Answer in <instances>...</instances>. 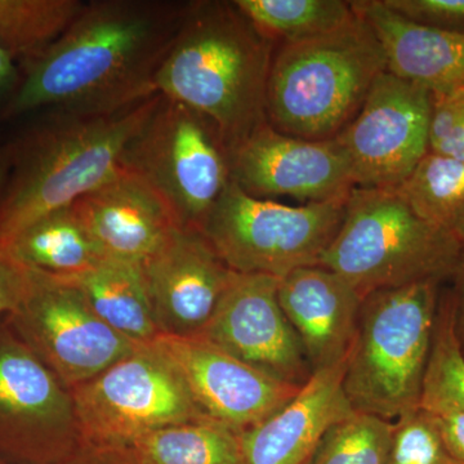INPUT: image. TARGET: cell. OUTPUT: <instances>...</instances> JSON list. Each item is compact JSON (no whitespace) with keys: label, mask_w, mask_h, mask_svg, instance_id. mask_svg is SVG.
I'll return each instance as SVG.
<instances>
[{"label":"cell","mask_w":464,"mask_h":464,"mask_svg":"<svg viewBox=\"0 0 464 464\" xmlns=\"http://www.w3.org/2000/svg\"><path fill=\"white\" fill-rule=\"evenodd\" d=\"M0 464H3L2 462H0Z\"/></svg>","instance_id":"obj_39"},{"label":"cell","mask_w":464,"mask_h":464,"mask_svg":"<svg viewBox=\"0 0 464 464\" xmlns=\"http://www.w3.org/2000/svg\"><path fill=\"white\" fill-rule=\"evenodd\" d=\"M353 3L373 30L386 58V70L435 97L464 90V34L415 24L383 0Z\"/></svg>","instance_id":"obj_20"},{"label":"cell","mask_w":464,"mask_h":464,"mask_svg":"<svg viewBox=\"0 0 464 464\" xmlns=\"http://www.w3.org/2000/svg\"><path fill=\"white\" fill-rule=\"evenodd\" d=\"M448 450L459 464H464V411L430 413Z\"/></svg>","instance_id":"obj_34"},{"label":"cell","mask_w":464,"mask_h":464,"mask_svg":"<svg viewBox=\"0 0 464 464\" xmlns=\"http://www.w3.org/2000/svg\"><path fill=\"white\" fill-rule=\"evenodd\" d=\"M72 396L84 441L94 444L130 447L163 427L208 420L152 344L75 387Z\"/></svg>","instance_id":"obj_9"},{"label":"cell","mask_w":464,"mask_h":464,"mask_svg":"<svg viewBox=\"0 0 464 464\" xmlns=\"http://www.w3.org/2000/svg\"><path fill=\"white\" fill-rule=\"evenodd\" d=\"M54 464H139L130 447L85 441L75 453Z\"/></svg>","instance_id":"obj_33"},{"label":"cell","mask_w":464,"mask_h":464,"mask_svg":"<svg viewBox=\"0 0 464 464\" xmlns=\"http://www.w3.org/2000/svg\"><path fill=\"white\" fill-rule=\"evenodd\" d=\"M420 408L429 413L464 411V353L449 295L440 298Z\"/></svg>","instance_id":"obj_27"},{"label":"cell","mask_w":464,"mask_h":464,"mask_svg":"<svg viewBox=\"0 0 464 464\" xmlns=\"http://www.w3.org/2000/svg\"><path fill=\"white\" fill-rule=\"evenodd\" d=\"M384 72L383 50L359 14L326 35L283 44L268 75L267 123L298 139H335Z\"/></svg>","instance_id":"obj_4"},{"label":"cell","mask_w":464,"mask_h":464,"mask_svg":"<svg viewBox=\"0 0 464 464\" xmlns=\"http://www.w3.org/2000/svg\"><path fill=\"white\" fill-rule=\"evenodd\" d=\"M130 448L139 464H246L240 433L210 420L163 427Z\"/></svg>","instance_id":"obj_23"},{"label":"cell","mask_w":464,"mask_h":464,"mask_svg":"<svg viewBox=\"0 0 464 464\" xmlns=\"http://www.w3.org/2000/svg\"><path fill=\"white\" fill-rule=\"evenodd\" d=\"M121 167L157 192L177 224L197 230L230 182L228 151L216 125L161 94Z\"/></svg>","instance_id":"obj_8"},{"label":"cell","mask_w":464,"mask_h":464,"mask_svg":"<svg viewBox=\"0 0 464 464\" xmlns=\"http://www.w3.org/2000/svg\"><path fill=\"white\" fill-rule=\"evenodd\" d=\"M84 442L72 391L0 316V462L54 464Z\"/></svg>","instance_id":"obj_11"},{"label":"cell","mask_w":464,"mask_h":464,"mask_svg":"<svg viewBox=\"0 0 464 464\" xmlns=\"http://www.w3.org/2000/svg\"><path fill=\"white\" fill-rule=\"evenodd\" d=\"M430 151L464 161V90L432 97Z\"/></svg>","instance_id":"obj_30"},{"label":"cell","mask_w":464,"mask_h":464,"mask_svg":"<svg viewBox=\"0 0 464 464\" xmlns=\"http://www.w3.org/2000/svg\"><path fill=\"white\" fill-rule=\"evenodd\" d=\"M348 197L293 207L258 199L230 181L199 231L234 273L283 279L320 265L340 230Z\"/></svg>","instance_id":"obj_7"},{"label":"cell","mask_w":464,"mask_h":464,"mask_svg":"<svg viewBox=\"0 0 464 464\" xmlns=\"http://www.w3.org/2000/svg\"><path fill=\"white\" fill-rule=\"evenodd\" d=\"M161 335L199 337L232 276L197 228L177 226L142 264Z\"/></svg>","instance_id":"obj_16"},{"label":"cell","mask_w":464,"mask_h":464,"mask_svg":"<svg viewBox=\"0 0 464 464\" xmlns=\"http://www.w3.org/2000/svg\"><path fill=\"white\" fill-rule=\"evenodd\" d=\"M85 7L79 0H0V45L29 60L57 41Z\"/></svg>","instance_id":"obj_26"},{"label":"cell","mask_w":464,"mask_h":464,"mask_svg":"<svg viewBox=\"0 0 464 464\" xmlns=\"http://www.w3.org/2000/svg\"><path fill=\"white\" fill-rule=\"evenodd\" d=\"M102 322L128 340L146 346L160 337L141 262L106 257L69 277Z\"/></svg>","instance_id":"obj_21"},{"label":"cell","mask_w":464,"mask_h":464,"mask_svg":"<svg viewBox=\"0 0 464 464\" xmlns=\"http://www.w3.org/2000/svg\"><path fill=\"white\" fill-rule=\"evenodd\" d=\"M432 94L391 72L378 76L337 137L355 188H396L430 150Z\"/></svg>","instance_id":"obj_12"},{"label":"cell","mask_w":464,"mask_h":464,"mask_svg":"<svg viewBox=\"0 0 464 464\" xmlns=\"http://www.w3.org/2000/svg\"><path fill=\"white\" fill-rule=\"evenodd\" d=\"M453 234L464 250V216L458 221L456 227L453 228Z\"/></svg>","instance_id":"obj_38"},{"label":"cell","mask_w":464,"mask_h":464,"mask_svg":"<svg viewBox=\"0 0 464 464\" xmlns=\"http://www.w3.org/2000/svg\"><path fill=\"white\" fill-rule=\"evenodd\" d=\"M393 190L423 221L453 232L464 216V161L429 150Z\"/></svg>","instance_id":"obj_25"},{"label":"cell","mask_w":464,"mask_h":464,"mask_svg":"<svg viewBox=\"0 0 464 464\" xmlns=\"http://www.w3.org/2000/svg\"><path fill=\"white\" fill-rule=\"evenodd\" d=\"M29 268L0 244V316L17 306L26 289Z\"/></svg>","instance_id":"obj_32"},{"label":"cell","mask_w":464,"mask_h":464,"mask_svg":"<svg viewBox=\"0 0 464 464\" xmlns=\"http://www.w3.org/2000/svg\"><path fill=\"white\" fill-rule=\"evenodd\" d=\"M346 362L311 375L297 395L240 433L246 464H308L326 432L353 413L343 390Z\"/></svg>","instance_id":"obj_18"},{"label":"cell","mask_w":464,"mask_h":464,"mask_svg":"<svg viewBox=\"0 0 464 464\" xmlns=\"http://www.w3.org/2000/svg\"><path fill=\"white\" fill-rule=\"evenodd\" d=\"M9 170H11V151L3 150L0 151V190L5 188Z\"/></svg>","instance_id":"obj_37"},{"label":"cell","mask_w":464,"mask_h":464,"mask_svg":"<svg viewBox=\"0 0 464 464\" xmlns=\"http://www.w3.org/2000/svg\"><path fill=\"white\" fill-rule=\"evenodd\" d=\"M235 5L265 38L283 44L319 38L356 17L353 3L342 0H235Z\"/></svg>","instance_id":"obj_24"},{"label":"cell","mask_w":464,"mask_h":464,"mask_svg":"<svg viewBox=\"0 0 464 464\" xmlns=\"http://www.w3.org/2000/svg\"><path fill=\"white\" fill-rule=\"evenodd\" d=\"M3 246L26 267L58 276L83 274L106 258L72 206L39 217Z\"/></svg>","instance_id":"obj_22"},{"label":"cell","mask_w":464,"mask_h":464,"mask_svg":"<svg viewBox=\"0 0 464 464\" xmlns=\"http://www.w3.org/2000/svg\"><path fill=\"white\" fill-rule=\"evenodd\" d=\"M393 422L353 411L324 436L308 464H387Z\"/></svg>","instance_id":"obj_28"},{"label":"cell","mask_w":464,"mask_h":464,"mask_svg":"<svg viewBox=\"0 0 464 464\" xmlns=\"http://www.w3.org/2000/svg\"><path fill=\"white\" fill-rule=\"evenodd\" d=\"M383 3L420 25L464 34V0H383Z\"/></svg>","instance_id":"obj_31"},{"label":"cell","mask_w":464,"mask_h":464,"mask_svg":"<svg viewBox=\"0 0 464 464\" xmlns=\"http://www.w3.org/2000/svg\"><path fill=\"white\" fill-rule=\"evenodd\" d=\"M439 280L362 299L343 390L353 411L395 422L417 411L439 310Z\"/></svg>","instance_id":"obj_5"},{"label":"cell","mask_w":464,"mask_h":464,"mask_svg":"<svg viewBox=\"0 0 464 464\" xmlns=\"http://www.w3.org/2000/svg\"><path fill=\"white\" fill-rule=\"evenodd\" d=\"M464 250L453 232L420 218L393 188H355L319 266L364 299L378 290L451 276Z\"/></svg>","instance_id":"obj_6"},{"label":"cell","mask_w":464,"mask_h":464,"mask_svg":"<svg viewBox=\"0 0 464 464\" xmlns=\"http://www.w3.org/2000/svg\"><path fill=\"white\" fill-rule=\"evenodd\" d=\"M185 5L100 0L57 41L25 61L7 115H108L157 96L158 70Z\"/></svg>","instance_id":"obj_1"},{"label":"cell","mask_w":464,"mask_h":464,"mask_svg":"<svg viewBox=\"0 0 464 464\" xmlns=\"http://www.w3.org/2000/svg\"><path fill=\"white\" fill-rule=\"evenodd\" d=\"M230 181L252 195L307 203L341 199L355 188L346 152L335 139L311 141L266 121L228 151Z\"/></svg>","instance_id":"obj_14"},{"label":"cell","mask_w":464,"mask_h":464,"mask_svg":"<svg viewBox=\"0 0 464 464\" xmlns=\"http://www.w3.org/2000/svg\"><path fill=\"white\" fill-rule=\"evenodd\" d=\"M16 65H14V58L0 45V93L16 83Z\"/></svg>","instance_id":"obj_36"},{"label":"cell","mask_w":464,"mask_h":464,"mask_svg":"<svg viewBox=\"0 0 464 464\" xmlns=\"http://www.w3.org/2000/svg\"><path fill=\"white\" fill-rule=\"evenodd\" d=\"M160 94L108 115H56L11 151L0 197V244L52 210L72 206L123 169L130 142Z\"/></svg>","instance_id":"obj_3"},{"label":"cell","mask_w":464,"mask_h":464,"mask_svg":"<svg viewBox=\"0 0 464 464\" xmlns=\"http://www.w3.org/2000/svg\"><path fill=\"white\" fill-rule=\"evenodd\" d=\"M273 57V42L235 2H192L183 7L155 84L161 96L209 119L230 151L267 121Z\"/></svg>","instance_id":"obj_2"},{"label":"cell","mask_w":464,"mask_h":464,"mask_svg":"<svg viewBox=\"0 0 464 464\" xmlns=\"http://www.w3.org/2000/svg\"><path fill=\"white\" fill-rule=\"evenodd\" d=\"M279 302L313 373L346 362L362 298L323 266L297 268L279 282Z\"/></svg>","instance_id":"obj_17"},{"label":"cell","mask_w":464,"mask_h":464,"mask_svg":"<svg viewBox=\"0 0 464 464\" xmlns=\"http://www.w3.org/2000/svg\"><path fill=\"white\" fill-rule=\"evenodd\" d=\"M450 277H453V290L449 293V298L453 307L454 328L458 342L464 353V255Z\"/></svg>","instance_id":"obj_35"},{"label":"cell","mask_w":464,"mask_h":464,"mask_svg":"<svg viewBox=\"0 0 464 464\" xmlns=\"http://www.w3.org/2000/svg\"><path fill=\"white\" fill-rule=\"evenodd\" d=\"M151 344L181 377L201 413L239 433L282 408L301 390L200 337L160 335Z\"/></svg>","instance_id":"obj_15"},{"label":"cell","mask_w":464,"mask_h":464,"mask_svg":"<svg viewBox=\"0 0 464 464\" xmlns=\"http://www.w3.org/2000/svg\"><path fill=\"white\" fill-rule=\"evenodd\" d=\"M29 268L23 298L7 314L20 340L70 391L142 347L102 322L72 279Z\"/></svg>","instance_id":"obj_10"},{"label":"cell","mask_w":464,"mask_h":464,"mask_svg":"<svg viewBox=\"0 0 464 464\" xmlns=\"http://www.w3.org/2000/svg\"><path fill=\"white\" fill-rule=\"evenodd\" d=\"M279 282L268 275L232 273L199 337L275 380L302 387L313 371L280 306Z\"/></svg>","instance_id":"obj_13"},{"label":"cell","mask_w":464,"mask_h":464,"mask_svg":"<svg viewBox=\"0 0 464 464\" xmlns=\"http://www.w3.org/2000/svg\"><path fill=\"white\" fill-rule=\"evenodd\" d=\"M72 207L110 258L143 264L179 226L157 192L124 168Z\"/></svg>","instance_id":"obj_19"},{"label":"cell","mask_w":464,"mask_h":464,"mask_svg":"<svg viewBox=\"0 0 464 464\" xmlns=\"http://www.w3.org/2000/svg\"><path fill=\"white\" fill-rule=\"evenodd\" d=\"M387 464H459L448 450L432 415L422 408L393 422Z\"/></svg>","instance_id":"obj_29"}]
</instances>
